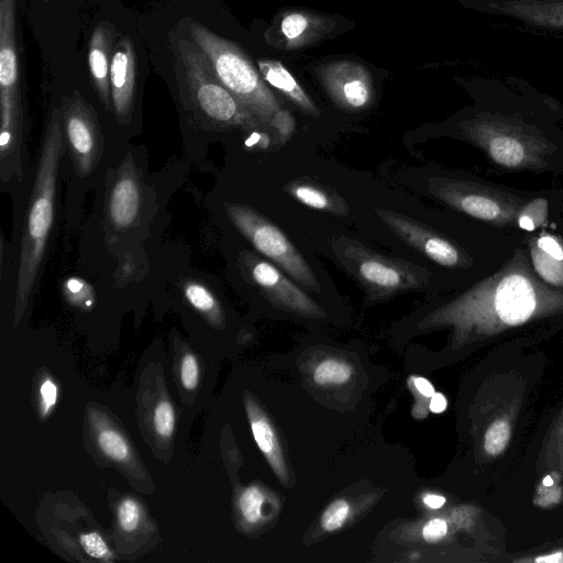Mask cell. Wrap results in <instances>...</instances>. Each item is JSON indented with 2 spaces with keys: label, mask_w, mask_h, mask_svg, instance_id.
Listing matches in <instances>:
<instances>
[{
  "label": "cell",
  "mask_w": 563,
  "mask_h": 563,
  "mask_svg": "<svg viewBox=\"0 0 563 563\" xmlns=\"http://www.w3.org/2000/svg\"><path fill=\"white\" fill-rule=\"evenodd\" d=\"M142 189L136 166L128 155L117 169L107 198V216L117 230L130 229L139 219Z\"/></svg>",
  "instance_id": "obj_15"
},
{
  "label": "cell",
  "mask_w": 563,
  "mask_h": 563,
  "mask_svg": "<svg viewBox=\"0 0 563 563\" xmlns=\"http://www.w3.org/2000/svg\"><path fill=\"white\" fill-rule=\"evenodd\" d=\"M265 497L257 486L245 488L239 498V508L244 520L255 525L263 518Z\"/></svg>",
  "instance_id": "obj_27"
},
{
  "label": "cell",
  "mask_w": 563,
  "mask_h": 563,
  "mask_svg": "<svg viewBox=\"0 0 563 563\" xmlns=\"http://www.w3.org/2000/svg\"><path fill=\"white\" fill-rule=\"evenodd\" d=\"M247 267L253 282L273 302L305 316L321 314L316 302L274 263L251 255L247 258Z\"/></svg>",
  "instance_id": "obj_14"
},
{
  "label": "cell",
  "mask_w": 563,
  "mask_h": 563,
  "mask_svg": "<svg viewBox=\"0 0 563 563\" xmlns=\"http://www.w3.org/2000/svg\"><path fill=\"white\" fill-rule=\"evenodd\" d=\"M413 383L417 390L424 397H431L434 394V388L428 379L416 377Z\"/></svg>",
  "instance_id": "obj_39"
},
{
  "label": "cell",
  "mask_w": 563,
  "mask_h": 563,
  "mask_svg": "<svg viewBox=\"0 0 563 563\" xmlns=\"http://www.w3.org/2000/svg\"><path fill=\"white\" fill-rule=\"evenodd\" d=\"M225 211L234 227L261 254L300 285L319 290L312 269L278 227L246 206L227 203Z\"/></svg>",
  "instance_id": "obj_7"
},
{
  "label": "cell",
  "mask_w": 563,
  "mask_h": 563,
  "mask_svg": "<svg viewBox=\"0 0 563 563\" xmlns=\"http://www.w3.org/2000/svg\"><path fill=\"white\" fill-rule=\"evenodd\" d=\"M45 2H48L49 0H44Z\"/></svg>",
  "instance_id": "obj_43"
},
{
  "label": "cell",
  "mask_w": 563,
  "mask_h": 563,
  "mask_svg": "<svg viewBox=\"0 0 563 563\" xmlns=\"http://www.w3.org/2000/svg\"><path fill=\"white\" fill-rule=\"evenodd\" d=\"M62 126L75 169L80 177L89 175L102 154V134L93 108L78 90L64 99Z\"/></svg>",
  "instance_id": "obj_10"
},
{
  "label": "cell",
  "mask_w": 563,
  "mask_h": 563,
  "mask_svg": "<svg viewBox=\"0 0 563 563\" xmlns=\"http://www.w3.org/2000/svg\"><path fill=\"white\" fill-rule=\"evenodd\" d=\"M448 522L442 518L430 519L422 528V537L428 542H438L448 533Z\"/></svg>",
  "instance_id": "obj_35"
},
{
  "label": "cell",
  "mask_w": 563,
  "mask_h": 563,
  "mask_svg": "<svg viewBox=\"0 0 563 563\" xmlns=\"http://www.w3.org/2000/svg\"><path fill=\"white\" fill-rule=\"evenodd\" d=\"M547 216V201L544 199H534L526 207H521L517 221L519 227L526 230H533L541 225Z\"/></svg>",
  "instance_id": "obj_29"
},
{
  "label": "cell",
  "mask_w": 563,
  "mask_h": 563,
  "mask_svg": "<svg viewBox=\"0 0 563 563\" xmlns=\"http://www.w3.org/2000/svg\"><path fill=\"white\" fill-rule=\"evenodd\" d=\"M423 503L431 509H438L444 505L445 498L440 495L428 494L423 497Z\"/></svg>",
  "instance_id": "obj_40"
},
{
  "label": "cell",
  "mask_w": 563,
  "mask_h": 563,
  "mask_svg": "<svg viewBox=\"0 0 563 563\" xmlns=\"http://www.w3.org/2000/svg\"><path fill=\"white\" fill-rule=\"evenodd\" d=\"M189 32L225 88L257 120L273 128L284 109L247 56L234 43L201 23L191 22Z\"/></svg>",
  "instance_id": "obj_5"
},
{
  "label": "cell",
  "mask_w": 563,
  "mask_h": 563,
  "mask_svg": "<svg viewBox=\"0 0 563 563\" xmlns=\"http://www.w3.org/2000/svg\"><path fill=\"white\" fill-rule=\"evenodd\" d=\"M543 484L544 486H551L553 484V479L550 475L545 476V478L543 479Z\"/></svg>",
  "instance_id": "obj_42"
},
{
  "label": "cell",
  "mask_w": 563,
  "mask_h": 563,
  "mask_svg": "<svg viewBox=\"0 0 563 563\" xmlns=\"http://www.w3.org/2000/svg\"><path fill=\"white\" fill-rule=\"evenodd\" d=\"M312 24V18L303 12H290L280 22V32L289 44L303 43Z\"/></svg>",
  "instance_id": "obj_26"
},
{
  "label": "cell",
  "mask_w": 563,
  "mask_h": 563,
  "mask_svg": "<svg viewBox=\"0 0 563 563\" xmlns=\"http://www.w3.org/2000/svg\"><path fill=\"white\" fill-rule=\"evenodd\" d=\"M477 12L512 20L528 29L563 33V0H463Z\"/></svg>",
  "instance_id": "obj_11"
},
{
  "label": "cell",
  "mask_w": 563,
  "mask_h": 563,
  "mask_svg": "<svg viewBox=\"0 0 563 563\" xmlns=\"http://www.w3.org/2000/svg\"><path fill=\"white\" fill-rule=\"evenodd\" d=\"M184 295L198 311L212 320H220L221 309L213 294L202 284L188 282L184 285Z\"/></svg>",
  "instance_id": "obj_23"
},
{
  "label": "cell",
  "mask_w": 563,
  "mask_h": 563,
  "mask_svg": "<svg viewBox=\"0 0 563 563\" xmlns=\"http://www.w3.org/2000/svg\"><path fill=\"white\" fill-rule=\"evenodd\" d=\"M353 374V367L340 360L327 358L318 364L313 372V380L316 384L341 385L346 383Z\"/></svg>",
  "instance_id": "obj_24"
},
{
  "label": "cell",
  "mask_w": 563,
  "mask_h": 563,
  "mask_svg": "<svg viewBox=\"0 0 563 563\" xmlns=\"http://www.w3.org/2000/svg\"><path fill=\"white\" fill-rule=\"evenodd\" d=\"M539 247L550 255L563 260V246L558 240L549 234H543L536 241Z\"/></svg>",
  "instance_id": "obj_37"
},
{
  "label": "cell",
  "mask_w": 563,
  "mask_h": 563,
  "mask_svg": "<svg viewBox=\"0 0 563 563\" xmlns=\"http://www.w3.org/2000/svg\"><path fill=\"white\" fill-rule=\"evenodd\" d=\"M288 191L301 203L318 210L332 212L342 211L343 206L335 197H331L323 189L310 184H294Z\"/></svg>",
  "instance_id": "obj_21"
},
{
  "label": "cell",
  "mask_w": 563,
  "mask_h": 563,
  "mask_svg": "<svg viewBox=\"0 0 563 563\" xmlns=\"http://www.w3.org/2000/svg\"><path fill=\"white\" fill-rule=\"evenodd\" d=\"M0 174L3 183L23 176L25 114L16 44V0H0Z\"/></svg>",
  "instance_id": "obj_4"
},
{
  "label": "cell",
  "mask_w": 563,
  "mask_h": 563,
  "mask_svg": "<svg viewBox=\"0 0 563 563\" xmlns=\"http://www.w3.org/2000/svg\"><path fill=\"white\" fill-rule=\"evenodd\" d=\"M41 399H42V413L47 415L57 399V387L55 383L51 379H45L40 388Z\"/></svg>",
  "instance_id": "obj_36"
},
{
  "label": "cell",
  "mask_w": 563,
  "mask_h": 563,
  "mask_svg": "<svg viewBox=\"0 0 563 563\" xmlns=\"http://www.w3.org/2000/svg\"><path fill=\"white\" fill-rule=\"evenodd\" d=\"M432 191L456 210L494 224H511L521 209L517 199L471 181L438 179L432 185Z\"/></svg>",
  "instance_id": "obj_9"
},
{
  "label": "cell",
  "mask_w": 563,
  "mask_h": 563,
  "mask_svg": "<svg viewBox=\"0 0 563 563\" xmlns=\"http://www.w3.org/2000/svg\"><path fill=\"white\" fill-rule=\"evenodd\" d=\"M540 457L547 468L556 472L563 478V409L544 439Z\"/></svg>",
  "instance_id": "obj_20"
},
{
  "label": "cell",
  "mask_w": 563,
  "mask_h": 563,
  "mask_svg": "<svg viewBox=\"0 0 563 563\" xmlns=\"http://www.w3.org/2000/svg\"><path fill=\"white\" fill-rule=\"evenodd\" d=\"M136 57L133 41L120 35L110 68L112 110L121 124H128L135 100Z\"/></svg>",
  "instance_id": "obj_16"
},
{
  "label": "cell",
  "mask_w": 563,
  "mask_h": 563,
  "mask_svg": "<svg viewBox=\"0 0 563 563\" xmlns=\"http://www.w3.org/2000/svg\"><path fill=\"white\" fill-rule=\"evenodd\" d=\"M470 86L479 107L460 122L463 135L506 168L543 167L552 144L527 114L548 97L515 76L476 78Z\"/></svg>",
  "instance_id": "obj_2"
},
{
  "label": "cell",
  "mask_w": 563,
  "mask_h": 563,
  "mask_svg": "<svg viewBox=\"0 0 563 563\" xmlns=\"http://www.w3.org/2000/svg\"><path fill=\"white\" fill-rule=\"evenodd\" d=\"M258 68L262 78L279 90L302 111L317 115L318 110L289 70L278 60L261 59Z\"/></svg>",
  "instance_id": "obj_19"
},
{
  "label": "cell",
  "mask_w": 563,
  "mask_h": 563,
  "mask_svg": "<svg viewBox=\"0 0 563 563\" xmlns=\"http://www.w3.org/2000/svg\"><path fill=\"white\" fill-rule=\"evenodd\" d=\"M377 213L396 235L433 262L446 267L464 262L460 250L434 231L393 211L377 210Z\"/></svg>",
  "instance_id": "obj_13"
},
{
  "label": "cell",
  "mask_w": 563,
  "mask_h": 563,
  "mask_svg": "<svg viewBox=\"0 0 563 563\" xmlns=\"http://www.w3.org/2000/svg\"><path fill=\"white\" fill-rule=\"evenodd\" d=\"M98 444L106 455L115 461H126L130 456L126 441L115 430H102L98 435Z\"/></svg>",
  "instance_id": "obj_28"
},
{
  "label": "cell",
  "mask_w": 563,
  "mask_h": 563,
  "mask_svg": "<svg viewBox=\"0 0 563 563\" xmlns=\"http://www.w3.org/2000/svg\"><path fill=\"white\" fill-rule=\"evenodd\" d=\"M533 561L540 562V563L563 562V551H558V552L549 553L547 555H541V556L536 558Z\"/></svg>",
  "instance_id": "obj_41"
},
{
  "label": "cell",
  "mask_w": 563,
  "mask_h": 563,
  "mask_svg": "<svg viewBox=\"0 0 563 563\" xmlns=\"http://www.w3.org/2000/svg\"><path fill=\"white\" fill-rule=\"evenodd\" d=\"M320 82L342 109L358 111L373 100V84L367 69L352 60H339L317 68Z\"/></svg>",
  "instance_id": "obj_12"
},
{
  "label": "cell",
  "mask_w": 563,
  "mask_h": 563,
  "mask_svg": "<svg viewBox=\"0 0 563 563\" xmlns=\"http://www.w3.org/2000/svg\"><path fill=\"white\" fill-rule=\"evenodd\" d=\"M563 312V288L543 283L519 250L496 274L434 311L429 322L451 325L460 342L485 339Z\"/></svg>",
  "instance_id": "obj_1"
},
{
  "label": "cell",
  "mask_w": 563,
  "mask_h": 563,
  "mask_svg": "<svg viewBox=\"0 0 563 563\" xmlns=\"http://www.w3.org/2000/svg\"><path fill=\"white\" fill-rule=\"evenodd\" d=\"M154 427L162 438H169L174 433L175 411L170 402L162 400L154 411Z\"/></svg>",
  "instance_id": "obj_31"
},
{
  "label": "cell",
  "mask_w": 563,
  "mask_h": 563,
  "mask_svg": "<svg viewBox=\"0 0 563 563\" xmlns=\"http://www.w3.org/2000/svg\"><path fill=\"white\" fill-rule=\"evenodd\" d=\"M60 109L55 108L41 145L36 175L22 231L15 280L14 321L25 312L32 296L53 228L57 177L64 153Z\"/></svg>",
  "instance_id": "obj_3"
},
{
  "label": "cell",
  "mask_w": 563,
  "mask_h": 563,
  "mask_svg": "<svg viewBox=\"0 0 563 563\" xmlns=\"http://www.w3.org/2000/svg\"><path fill=\"white\" fill-rule=\"evenodd\" d=\"M350 514V505L344 499L330 504L321 517V527L329 532L340 529Z\"/></svg>",
  "instance_id": "obj_30"
},
{
  "label": "cell",
  "mask_w": 563,
  "mask_h": 563,
  "mask_svg": "<svg viewBox=\"0 0 563 563\" xmlns=\"http://www.w3.org/2000/svg\"><path fill=\"white\" fill-rule=\"evenodd\" d=\"M510 438V420L505 417L497 418L485 432L483 449L488 456L496 457L505 451Z\"/></svg>",
  "instance_id": "obj_25"
},
{
  "label": "cell",
  "mask_w": 563,
  "mask_h": 563,
  "mask_svg": "<svg viewBox=\"0 0 563 563\" xmlns=\"http://www.w3.org/2000/svg\"><path fill=\"white\" fill-rule=\"evenodd\" d=\"M446 406H448L446 398L442 394L434 393L431 396L429 408L432 412L440 413L446 409Z\"/></svg>",
  "instance_id": "obj_38"
},
{
  "label": "cell",
  "mask_w": 563,
  "mask_h": 563,
  "mask_svg": "<svg viewBox=\"0 0 563 563\" xmlns=\"http://www.w3.org/2000/svg\"><path fill=\"white\" fill-rule=\"evenodd\" d=\"M141 509L132 498L123 499L118 507V521L123 531L132 532L140 522Z\"/></svg>",
  "instance_id": "obj_32"
},
{
  "label": "cell",
  "mask_w": 563,
  "mask_h": 563,
  "mask_svg": "<svg viewBox=\"0 0 563 563\" xmlns=\"http://www.w3.org/2000/svg\"><path fill=\"white\" fill-rule=\"evenodd\" d=\"M247 415L254 440L265 455L269 465L284 483L287 482V471L278 438L265 413L251 400L246 404Z\"/></svg>",
  "instance_id": "obj_18"
},
{
  "label": "cell",
  "mask_w": 563,
  "mask_h": 563,
  "mask_svg": "<svg viewBox=\"0 0 563 563\" xmlns=\"http://www.w3.org/2000/svg\"><path fill=\"white\" fill-rule=\"evenodd\" d=\"M339 257L366 290L376 296L418 288L424 282L419 267L385 257L353 242L340 243Z\"/></svg>",
  "instance_id": "obj_8"
},
{
  "label": "cell",
  "mask_w": 563,
  "mask_h": 563,
  "mask_svg": "<svg viewBox=\"0 0 563 563\" xmlns=\"http://www.w3.org/2000/svg\"><path fill=\"white\" fill-rule=\"evenodd\" d=\"M80 543L84 550L92 558L111 561L113 559L111 551L101 536L97 532H89L80 536Z\"/></svg>",
  "instance_id": "obj_33"
},
{
  "label": "cell",
  "mask_w": 563,
  "mask_h": 563,
  "mask_svg": "<svg viewBox=\"0 0 563 563\" xmlns=\"http://www.w3.org/2000/svg\"><path fill=\"white\" fill-rule=\"evenodd\" d=\"M175 55L180 89L198 115L222 126L254 129L263 124L225 88L191 38L180 40Z\"/></svg>",
  "instance_id": "obj_6"
},
{
  "label": "cell",
  "mask_w": 563,
  "mask_h": 563,
  "mask_svg": "<svg viewBox=\"0 0 563 563\" xmlns=\"http://www.w3.org/2000/svg\"><path fill=\"white\" fill-rule=\"evenodd\" d=\"M531 261L539 277L548 284L563 288V260H559L533 242L530 246Z\"/></svg>",
  "instance_id": "obj_22"
},
{
  "label": "cell",
  "mask_w": 563,
  "mask_h": 563,
  "mask_svg": "<svg viewBox=\"0 0 563 563\" xmlns=\"http://www.w3.org/2000/svg\"><path fill=\"white\" fill-rule=\"evenodd\" d=\"M117 29L109 21L99 22L90 36L88 65L98 97L107 110L112 109L110 68L117 45Z\"/></svg>",
  "instance_id": "obj_17"
},
{
  "label": "cell",
  "mask_w": 563,
  "mask_h": 563,
  "mask_svg": "<svg viewBox=\"0 0 563 563\" xmlns=\"http://www.w3.org/2000/svg\"><path fill=\"white\" fill-rule=\"evenodd\" d=\"M180 378L187 389H195L199 379L197 360L192 354H186L181 361Z\"/></svg>",
  "instance_id": "obj_34"
}]
</instances>
